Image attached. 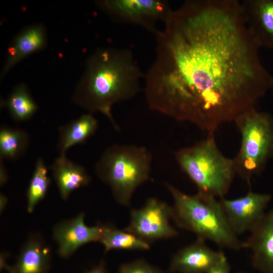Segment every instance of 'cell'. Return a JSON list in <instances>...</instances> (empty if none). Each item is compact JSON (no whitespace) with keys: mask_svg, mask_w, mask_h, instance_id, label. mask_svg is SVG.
<instances>
[{"mask_svg":"<svg viewBox=\"0 0 273 273\" xmlns=\"http://www.w3.org/2000/svg\"><path fill=\"white\" fill-rule=\"evenodd\" d=\"M98 6L116 22L140 25L156 33V24L165 23L173 10L161 0H104Z\"/></svg>","mask_w":273,"mask_h":273,"instance_id":"cell-7","label":"cell"},{"mask_svg":"<svg viewBox=\"0 0 273 273\" xmlns=\"http://www.w3.org/2000/svg\"><path fill=\"white\" fill-rule=\"evenodd\" d=\"M164 23L145 78L152 110L212 133L270 88L239 1H187Z\"/></svg>","mask_w":273,"mask_h":273,"instance_id":"cell-1","label":"cell"},{"mask_svg":"<svg viewBox=\"0 0 273 273\" xmlns=\"http://www.w3.org/2000/svg\"><path fill=\"white\" fill-rule=\"evenodd\" d=\"M237 273H245V272H237Z\"/></svg>","mask_w":273,"mask_h":273,"instance_id":"cell-27","label":"cell"},{"mask_svg":"<svg viewBox=\"0 0 273 273\" xmlns=\"http://www.w3.org/2000/svg\"><path fill=\"white\" fill-rule=\"evenodd\" d=\"M225 255L221 251L209 247L205 241L197 238L173 255L169 271L177 273H208Z\"/></svg>","mask_w":273,"mask_h":273,"instance_id":"cell-11","label":"cell"},{"mask_svg":"<svg viewBox=\"0 0 273 273\" xmlns=\"http://www.w3.org/2000/svg\"><path fill=\"white\" fill-rule=\"evenodd\" d=\"M51 255L50 249L42 238L33 234L23 246L15 264L7 268L9 273H47Z\"/></svg>","mask_w":273,"mask_h":273,"instance_id":"cell-15","label":"cell"},{"mask_svg":"<svg viewBox=\"0 0 273 273\" xmlns=\"http://www.w3.org/2000/svg\"><path fill=\"white\" fill-rule=\"evenodd\" d=\"M243 20L257 46L273 49V0L241 2Z\"/></svg>","mask_w":273,"mask_h":273,"instance_id":"cell-12","label":"cell"},{"mask_svg":"<svg viewBox=\"0 0 273 273\" xmlns=\"http://www.w3.org/2000/svg\"><path fill=\"white\" fill-rule=\"evenodd\" d=\"M250 233L244 244L252 252L253 266L263 273H273V209Z\"/></svg>","mask_w":273,"mask_h":273,"instance_id":"cell-13","label":"cell"},{"mask_svg":"<svg viewBox=\"0 0 273 273\" xmlns=\"http://www.w3.org/2000/svg\"><path fill=\"white\" fill-rule=\"evenodd\" d=\"M3 104L12 118L17 122L30 119L38 108L26 84L24 83L15 86Z\"/></svg>","mask_w":273,"mask_h":273,"instance_id":"cell-18","label":"cell"},{"mask_svg":"<svg viewBox=\"0 0 273 273\" xmlns=\"http://www.w3.org/2000/svg\"><path fill=\"white\" fill-rule=\"evenodd\" d=\"M61 198L67 199L75 190L89 184L91 178L85 168L60 154L50 166Z\"/></svg>","mask_w":273,"mask_h":273,"instance_id":"cell-16","label":"cell"},{"mask_svg":"<svg viewBox=\"0 0 273 273\" xmlns=\"http://www.w3.org/2000/svg\"><path fill=\"white\" fill-rule=\"evenodd\" d=\"M85 273H107L104 262H101L98 265L86 271Z\"/></svg>","mask_w":273,"mask_h":273,"instance_id":"cell-24","label":"cell"},{"mask_svg":"<svg viewBox=\"0 0 273 273\" xmlns=\"http://www.w3.org/2000/svg\"><path fill=\"white\" fill-rule=\"evenodd\" d=\"M29 142V136L25 131L3 126L0 129L1 158L18 159L26 152Z\"/></svg>","mask_w":273,"mask_h":273,"instance_id":"cell-20","label":"cell"},{"mask_svg":"<svg viewBox=\"0 0 273 273\" xmlns=\"http://www.w3.org/2000/svg\"><path fill=\"white\" fill-rule=\"evenodd\" d=\"M151 160V153L144 147L113 145L103 152L96 172L110 187L116 201L129 206L134 191L149 178Z\"/></svg>","mask_w":273,"mask_h":273,"instance_id":"cell-5","label":"cell"},{"mask_svg":"<svg viewBox=\"0 0 273 273\" xmlns=\"http://www.w3.org/2000/svg\"><path fill=\"white\" fill-rule=\"evenodd\" d=\"M175 157L198 193L219 199L224 197L236 172L234 159L223 155L214 133L193 146L180 149Z\"/></svg>","mask_w":273,"mask_h":273,"instance_id":"cell-4","label":"cell"},{"mask_svg":"<svg viewBox=\"0 0 273 273\" xmlns=\"http://www.w3.org/2000/svg\"><path fill=\"white\" fill-rule=\"evenodd\" d=\"M47 174L48 168L43 160L38 158L27 191V210L29 213H32L46 196L51 183Z\"/></svg>","mask_w":273,"mask_h":273,"instance_id":"cell-21","label":"cell"},{"mask_svg":"<svg viewBox=\"0 0 273 273\" xmlns=\"http://www.w3.org/2000/svg\"><path fill=\"white\" fill-rule=\"evenodd\" d=\"M0 172H1V185H3L7 181L8 175L6 169L4 166L3 162L1 160L0 164Z\"/></svg>","mask_w":273,"mask_h":273,"instance_id":"cell-25","label":"cell"},{"mask_svg":"<svg viewBox=\"0 0 273 273\" xmlns=\"http://www.w3.org/2000/svg\"><path fill=\"white\" fill-rule=\"evenodd\" d=\"M145 75L128 49L100 48L87 58L72 101L90 113L103 114L118 130L112 108L134 96L140 90V79Z\"/></svg>","mask_w":273,"mask_h":273,"instance_id":"cell-2","label":"cell"},{"mask_svg":"<svg viewBox=\"0 0 273 273\" xmlns=\"http://www.w3.org/2000/svg\"><path fill=\"white\" fill-rule=\"evenodd\" d=\"M270 200L269 195L251 191L238 198L219 199L228 221L237 235L255 228L264 216Z\"/></svg>","mask_w":273,"mask_h":273,"instance_id":"cell-9","label":"cell"},{"mask_svg":"<svg viewBox=\"0 0 273 273\" xmlns=\"http://www.w3.org/2000/svg\"><path fill=\"white\" fill-rule=\"evenodd\" d=\"M117 273H167L146 260L139 259L122 264Z\"/></svg>","mask_w":273,"mask_h":273,"instance_id":"cell-22","label":"cell"},{"mask_svg":"<svg viewBox=\"0 0 273 273\" xmlns=\"http://www.w3.org/2000/svg\"><path fill=\"white\" fill-rule=\"evenodd\" d=\"M241 133V143L234 159L236 172L250 183L258 173L273 149V129L269 116L253 108L234 121Z\"/></svg>","mask_w":273,"mask_h":273,"instance_id":"cell-6","label":"cell"},{"mask_svg":"<svg viewBox=\"0 0 273 273\" xmlns=\"http://www.w3.org/2000/svg\"><path fill=\"white\" fill-rule=\"evenodd\" d=\"M84 218L82 212L55 226L54 238L58 244V254L61 257H70L79 247L88 243L100 241L107 225L87 226Z\"/></svg>","mask_w":273,"mask_h":273,"instance_id":"cell-10","label":"cell"},{"mask_svg":"<svg viewBox=\"0 0 273 273\" xmlns=\"http://www.w3.org/2000/svg\"><path fill=\"white\" fill-rule=\"evenodd\" d=\"M172 206L156 198L148 199L140 208L133 209L128 225L123 230L149 242L176 237L170 224Z\"/></svg>","mask_w":273,"mask_h":273,"instance_id":"cell-8","label":"cell"},{"mask_svg":"<svg viewBox=\"0 0 273 273\" xmlns=\"http://www.w3.org/2000/svg\"><path fill=\"white\" fill-rule=\"evenodd\" d=\"M100 242L105 252L112 250H149L150 243L124 230L107 225Z\"/></svg>","mask_w":273,"mask_h":273,"instance_id":"cell-19","label":"cell"},{"mask_svg":"<svg viewBox=\"0 0 273 273\" xmlns=\"http://www.w3.org/2000/svg\"><path fill=\"white\" fill-rule=\"evenodd\" d=\"M231 267L225 255L208 273H230Z\"/></svg>","mask_w":273,"mask_h":273,"instance_id":"cell-23","label":"cell"},{"mask_svg":"<svg viewBox=\"0 0 273 273\" xmlns=\"http://www.w3.org/2000/svg\"><path fill=\"white\" fill-rule=\"evenodd\" d=\"M270 88H271L272 90V92H273V78H272V82H271V86H270Z\"/></svg>","mask_w":273,"mask_h":273,"instance_id":"cell-26","label":"cell"},{"mask_svg":"<svg viewBox=\"0 0 273 273\" xmlns=\"http://www.w3.org/2000/svg\"><path fill=\"white\" fill-rule=\"evenodd\" d=\"M47 43L46 29L42 24H34L23 28L16 35L7 51L1 79L21 60L42 50Z\"/></svg>","mask_w":273,"mask_h":273,"instance_id":"cell-14","label":"cell"},{"mask_svg":"<svg viewBox=\"0 0 273 273\" xmlns=\"http://www.w3.org/2000/svg\"><path fill=\"white\" fill-rule=\"evenodd\" d=\"M166 186L174 201L172 219L178 227L222 248L234 250L245 248L216 197L198 192L189 195L169 184Z\"/></svg>","mask_w":273,"mask_h":273,"instance_id":"cell-3","label":"cell"},{"mask_svg":"<svg viewBox=\"0 0 273 273\" xmlns=\"http://www.w3.org/2000/svg\"><path fill=\"white\" fill-rule=\"evenodd\" d=\"M97 127V120L90 113L59 127L57 148L60 154H66L68 149L74 145L84 143L94 134Z\"/></svg>","mask_w":273,"mask_h":273,"instance_id":"cell-17","label":"cell"}]
</instances>
